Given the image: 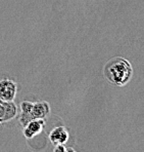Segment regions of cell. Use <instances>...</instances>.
Returning <instances> with one entry per match:
<instances>
[{
  "label": "cell",
  "mask_w": 144,
  "mask_h": 152,
  "mask_svg": "<svg viewBox=\"0 0 144 152\" xmlns=\"http://www.w3.org/2000/svg\"><path fill=\"white\" fill-rule=\"evenodd\" d=\"M68 149V152H78V151H76L75 149H73V148H66Z\"/></svg>",
  "instance_id": "cell-8"
},
{
  "label": "cell",
  "mask_w": 144,
  "mask_h": 152,
  "mask_svg": "<svg viewBox=\"0 0 144 152\" xmlns=\"http://www.w3.org/2000/svg\"><path fill=\"white\" fill-rule=\"evenodd\" d=\"M70 134L65 126H57L53 129L49 134V140L52 144H63L65 145L68 141Z\"/></svg>",
  "instance_id": "cell-6"
},
{
  "label": "cell",
  "mask_w": 144,
  "mask_h": 152,
  "mask_svg": "<svg viewBox=\"0 0 144 152\" xmlns=\"http://www.w3.org/2000/svg\"><path fill=\"white\" fill-rule=\"evenodd\" d=\"M50 113V106L47 102L32 103L24 101L21 104L19 122L25 126L28 122L34 119H45Z\"/></svg>",
  "instance_id": "cell-2"
},
{
  "label": "cell",
  "mask_w": 144,
  "mask_h": 152,
  "mask_svg": "<svg viewBox=\"0 0 144 152\" xmlns=\"http://www.w3.org/2000/svg\"><path fill=\"white\" fill-rule=\"evenodd\" d=\"M106 79L117 86H124L131 80L133 76L132 65L124 58H114L104 67Z\"/></svg>",
  "instance_id": "cell-1"
},
{
  "label": "cell",
  "mask_w": 144,
  "mask_h": 152,
  "mask_svg": "<svg viewBox=\"0 0 144 152\" xmlns=\"http://www.w3.org/2000/svg\"><path fill=\"white\" fill-rule=\"evenodd\" d=\"M17 105L12 102H6L0 100V124H5L17 116Z\"/></svg>",
  "instance_id": "cell-4"
},
{
  "label": "cell",
  "mask_w": 144,
  "mask_h": 152,
  "mask_svg": "<svg viewBox=\"0 0 144 152\" xmlns=\"http://www.w3.org/2000/svg\"><path fill=\"white\" fill-rule=\"evenodd\" d=\"M17 91V86L14 81L4 79L0 81V100L12 102L14 100Z\"/></svg>",
  "instance_id": "cell-3"
},
{
  "label": "cell",
  "mask_w": 144,
  "mask_h": 152,
  "mask_svg": "<svg viewBox=\"0 0 144 152\" xmlns=\"http://www.w3.org/2000/svg\"><path fill=\"white\" fill-rule=\"evenodd\" d=\"M44 126H45V119L31 120L30 122H28L25 126L24 135H25L27 139H33V138L36 137L37 135H39L43 131Z\"/></svg>",
  "instance_id": "cell-5"
},
{
  "label": "cell",
  "mask_w": 144,
  "mask_h": 152,
  "mask_svg": "<svg viewBox=\"0 0 144 152\" xmlns=\"http://www.w3.org/2000/svg\"><path fill=\"white\" fill-rule=\"evenodd\" d=\"M53 152H68V149L65 145L63 144H57L56 147L54 148V151Z\"/></svg>",
  "instance_id": "cell-7"
}]
</instances>
